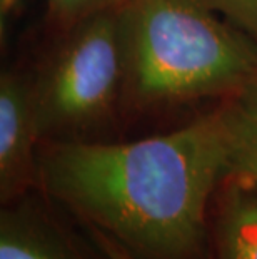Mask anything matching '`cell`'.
I'll use <instances>...</instances> for the list:
<instances>
[{"mask_svg":"<svg viewBox=\"0 0 257 259\" xmlns=\"http://www.w3.org/2000/svg\"><path fill=\"white\" fill-rule=\"evenodd\" d=\"M227 174L221 107L134 141L42 142L39 189L132 259H205Z\"/></svg>","mask_w":257,"mask_h":259,"instance_id":"6da1fadb","label":"cell"},{"mask_svg":"<svg viewBox=\"0 0 257 259\" xmlns=\"http://www.w3.org/2000/svg\"><path fill=\"white\" fill-rule=\"evenodd\" d=\"M125 104L226 99L257 77V44L207 0H129Z\"/></svg>","mask_w":257,"mask_h":259,"instance_id":"7a4b0ae2","label":"cell"},{"mask_svg":"<svg viewBox=\"0 0 257 259\" xmlns=\"http://www.w3.org/2000/svg\"><path fill=\"white\" fill-rule=\"evenodd\" d=\"M34 80L32 101L43 142L99 141L127 94L125 4L60 30Z\"/></svg>","mask_w":257,"mask_h":259,"instance_id":"3957f363","label":"cell"},{"mask_svg":"<svg viewBox=\"0 0 257 259\" xmlns=\"http://www.w3.org/2000/svg\"><path fill=\"white\" fill-rule=\"evenodd\" d=\"M0 259H111L89 229L35 189L0 211Z\"/></svg>","mask_w":257,"mask_h":259,"instance_id":"277c9868","label":"cell"},{"mask_svg":"<svg viewBox=\"0 0 257 259\" xmlns=\"http://www.w3.org/2000/svg\"><path fill=\"white\" fill-rule=\"evenodd\" d=\"M42 136L30 80L15 72L0 79V202L9 204L39 189Z\"/></svg>","mask_w":257,"mask_h":259,"instance_id":"5b68a950","label":"cell"},{"mask_svg":"<svg viewBox=\"0 0 257 259\" xmlns=\"http://www.w3.org/2000/svg\"><path fill=\"white\" fill-rule=\"evenodd\" d=\"M205 259H257V186L222 179L212 199Z\"/></svg>","mask_w":257,"mask_h":259,"instance_id":"8992f818","label":"cell"},{"mask_svg":"<svg viewBox=\"0 0 257 259\" xmlns=\"http://www.w3.org/2000/svg\"><path fill=\"white\" fill-rule=\"evenodd\" d=\"M227 174L257 186V77L221 101Z\"/></svg>","mask_w":257,"mask_h":259,"instance_id":"52a82bcc","label":"cell"},{"mask_svg":"<svg viewBox=\"0 0 257 259\" xmlns=\"http://www.w3.org/2000/svg\"><path fill=\"white\" fill-rule=\"evenodd\" d=\"M127 2L129 0H45L48 19L59 30L67 29L74 22L90 14Z\"/></svg>","mask_w":257,"mask_h":259,"instance_id":"ba28073f","label":"cell"},{"mask_svg":"<svg viewBox=\"0 0 257 259\" xmlns=\"http://www.w3.org/2000/svg\"><path fill=\"white\" fill-rule=\"evenodd\" d=\"M236 29L257 44V0H207Z\"/></svg>","mask_w":257,"mask_h":259,"instance_id":"9c48e42d","label":"cell"},{"mask_svg":"<svg viewBox=\"0 0 257 259\" xmlns=\"http://www.w3.org/2000/svg\"><path fill=\"white\" fill-rule=\"evenodd\" d=\"M87 229H89L92 233V236L100 242V246L107 251V254L111 256V259H132L127 252L122 249V247H120L119 244H116L112 239H109L107 236H104L102 233H99V231H95V229H90V228H87Z\"/></svg>","mask_w":257,"mask_h":259,"instance_id":"30bf717a","label":"cell"}]
</instances>
